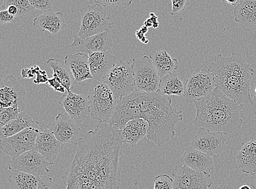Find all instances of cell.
<instances>
[{"mask_svg": "<svg viewBox=\"0 0 256 189\" xmlns=\"http://www.w3.org/2000/svg\"><path fill=\"white\" fill-rule=\"evenodd\" d=\"M40 70V68L38 66L23 69L22 70V78L28 79L32 78L35 74H36Z\"/></svg>", "mask_w": 256, "mask_h": 189, "instance_id": "obj_42", "label": "cell"}, {"mask_svg": "<svg viewBox=\"0 0 256 189\" xmlns=\"http://www.w3.org/2000/svg\"><path fill=\"white\" fill-rule=\"evenodd\" d=\"M37 74V78L35 80H34V82L35 84H48V76L45 70H39Z\"/></svg>", "mask_w": 256, "mask_h": 189, "instance_id": "obj_43", "label": "cell"}, {"mask_svg": "<svg viewBox=\"0 0 256 189\" xmlns=\"http://www.w3.org/2000/svg\"><path fill=\"white\" fill-rule=\"evenodd\" d=\"M30 4L35 9L46 11L52 10L54 0H28Z\"/></svg>", "mask_w": 256, "mask_h": 189, "instance_id": "obj_37", "label": "cell"}, {"mask_svg": "<svg viewBox=\"0 0 256 189\" xmlns=\"http://www.w3.org/2000/svg\"><path fill=\"white\" fill-rule=\"evenodd\" d=\"M82 21L80 30L77 34L86 38L94 35L110 30L112 28L110 20L102 6L95 4L88 6L80 10Z\"/></svg>", "mask_w": 256, "mask_h": 189, "instance_id": "obj_6", "label": "cell"}, {"mask_svg": "<svg viewBox=\"0 0 256 189\" xmlns=\"http://www.w3.org/2000/svg\"><path fill=\"white\" fill-rule=\"evenodd\" d=\"M194 104L196 116L194 124L196 127L228 134L242 125V106L226 96L218 86Z\"/></svg>", "mask_w": 256, "mask_h": 189, "instance_id": "obj_3", "label": "cell"}, {"mask_svg": "<svg viewBox=\"0 0 256 189\" xmlns=\"http://www.w3.org/2000/svg\"><path fill=\"white\" fill-rule=\"evenodd\" d=\"M65 62L72 72L76 84H80L82 82L92 79L88 54L80 52L68 54L65 57Z\"/></svg>", "mask_w": 256, "mask_h": 189, "instance_id": "obj_24", "label": "cell"}, {"mask_svg": "<svg viewBox=\"0 0 256 189\" xmlns=\"http://www.w3.org/2000/svg\"><path fill=\"white\" fill-rule=\"evenodd\" d=\"M40 124L34 121L29 114L22 110L16 119L10 121L6 125L1 126L0 138L1 140L12 136L26 128L34 127L40 128Z\"/></svg>", "mask_w": 256, "mask_h": 189, "instance_id": "obj_28", "label": "cell"}, {"mask_svg": "<svg viewBox=\"0 0 256 189\" xmlns=\"http://www.w3.org/2000/svg\"><path fill=\"white\" fill-rule=\"evenodd\" d=\"M255 1H256V0H255Z\"/></svg>", "mask_w": 256, "mask_h": 189, "instance_id": "obj_52", "label": "cell"}, {"mask_svg": "<svg viewBox=\"0 0 256 189\" xmlns=\"http://www.w3.org/2000/svg\"><path fill=\"white\" fill-rule=\"evenodd\" d=\"M174 189H210L213 184L210 174L200 172L186 165H177L172 171Z\"/></svg>", "mask_w": 256, "mask_h": 189, "instance_id": "obj_10", "label": "cell"}, {"mask_svg": "<svg viewBox=\"0 0 256 189\" xmlns=\"http://www.w3.org/2000/svg\"><path fill=\"white\" fill-rule=\"evenodd\" d=\"M172 10L171 15L174 16L182 12L190 4V0H171Z\"/></svg>", "mask_w": 256, "mask_h": 189, "instance_id": "obj_38", "label": "cell"}, {"mask_svg": "<svg viewBox=\"0 0 256 189\" xmlns=\"http://www.w3.org/2000/svg\"><path fill=\"white\" fill-rule=\"evenodd\" d=\"M9 169L28 174L43 176L50 172V163L46 158L35 150L28 151L9 162Z\"/></svg>", "mask_w": 256, "mask_h": 189, "instance_id": "obj_13", "label": "cell"}, {"mask_svg": "<svg viewBox=\"0 0 256 189\" xmlns=\"http://www.w3.org/2000/svg\"><path fill=\"white\" fill-rule=\"evenodd\" d=\"M208 69L214 75L217 86L226 96L239 104H254L250 85L254 70L241 55L236 52L230 57L218 54Z\"/></svg>", "mask_w": 256, "mask_h": 189, "instance_id": "obj_4", "label": "cell"}, {"mask_svg": "<svg viewBox=\"0 0 256 189\" xmlns=\"http://www.w3.org/2000/svg\"><path fill=\"white\" fill-rule=\"evenodd\" d=\"M26 91L19 80L12 75H7L1 80L0 104L1 108L19 104L24 100Z\"/></svg>", "mask_w": 256, "mask_h": 189, "instance_id": "obj_18", "label": "cell"}, {"mask_svg": "<svg viewBox=\"0 0 256 189\" xmlns=\"http://www.w3.org/2000/svg\"><path fill=\"white\" fill-rule=\"evenodd\" d=\"M144 26H146L148 28H152L153 23H152V20L150 18L147 19L144 22Z\"/></svg>", "mask_w": 256, "mask_h": 189, "instance_id": "obj_49", "label": "cell"}, {"mask_svg": "<svg viewBox=\"0 0 256 189\" xmlns=\"http://www.w3.org/2000/svg\"><path fill=\"white\" fill-rule=\"evenodd\" d=\"M150 18L152 20V23H153V26L152 28H157L159 26V22L158 20V16L154 12H152L150 14Z\"/></svg>", "mask_w": 256, "mask_h": 189, "instance_id": "obj_46", "label": "cell"}, {"mask_svg": "<svg viewBox=\"0 0 256 189\" xmlns=\"http://www.w3.org/2000/svg\"><path fill=\"white\" fill-rule=\"evenodd\" d=\"M250 94L253 102H256V70L254 72L250 85Z\"/></svg>", "mask_w": 256, "mask_h": 189, "instance_id": "obj_44", "label": "cell"}, {"mask_svg": "<svg viewBox=\"0 0 256 189\" xmlns=\"http://www.w3.org/2000/svg\"><path fill=\"white\" fill-rule=\"evenodd\" d=\"M22 110L19 104H15L7 108H1L0 110V125L2 126L19 116Z\"/></svg>", "mask_w": 256, "mask_h": 189, "instance_id": "obj_33", "label": "cell"}, {"mask_svg": "<svg viewBox=\"0 0 256 189\" xmlns=\"http://www.w3.org/2000/svg\"><path fill=\"white\" fill-rule=\"evenodd\" d=\"M134 0H94L95 3L102 6L103 7L109 6H118L125 8L129 7L132 4Z\"/></svg>", "mask_w": 256, "mask_h": 189, "instance_id": "obj_36", "label": "cell"}, {"mask_svg": "<svg viewBox=\"0 0 256 189\" xmlns=\"http://www.w3.org/2000/svg\"><path fill=\"white\" fill-rule=\"evenodd\" d=\"M19 20V17L12 16L7 10H2L0 12V20L3 24L14 23Z\"/></svg>", "mask_w": 256, "mask_h": 189, "instance_id": "obj_40", "label": "cell"}, {"mask_svg": "<svg viewBox=\"0 0 256 189\" xmlns=\"http://www.w3.org/2000/svg\"><path fill=\"white\" fill-rule=\"evenodd\" d=\"M138 118H141V114L134 90L118 99L114 114L107 123L122 130L129 122Z\"/></svg>", "mask_w": 256, "mask_h": 189, "instance_id": "obj_12", "label": "cell"}, {"mask_svg": "<svg viewBox=\"0 0 256 189\" xmlns=\"http://www.w3.org/2000/svg\"><path fill=\"white\" fill-rule=\"evenodd\" d=\"M226 141L222 132L200 128L190 146L212 158H218L224 150Z\"/></svg>", "mask_w": 256, "mask_h": 189, "instance_id": "obj_14", "label": "cell"}, {"mask_svg": "<svg viewBox=\"0 0 256 189\" xmlns=\"http://www.w3.org/2000/svg\"><path fill=\"white\" fill-rule=\"evenodd\" d=\"M2 8L6 10L10 5H14L19 10L18 17L25 16L32 14L36 10L28 0H2Z\"/></svg>", "mask_w": 256, "mask_h": 189, "instance_id": "obj_32", "label": "cell"}, {"mask_svg": "<svg viewBox=\"0 0 256 189\" xmlns=\"http://www.w3.org/2000/svg\"><path fill=\"white\" fill-rule=\"evenodd\" d=\"M93 120L108 122L114 114L118 100L104 82L94 80L88 94Z\"/></svg>", "mask_w": 256, "mask_h": 189, "instance_id": "obj_5", "label": "cell"}, {"mask_svg": "<svg viewBox=\"0 0 256 189\" xmlns=\"http://www.w3.org/2000/svg\"><path fill=\"white\" fill-rule=\"evenodd\" d=\"M250 180H251L253 189H256V172L250 176Z\"/></svg>", "mask_w": 256, "mask_h": 189, "instance_id": "obj_47", "label": "cell"}, {"mask_svg": "<svg viewBox=\"0 0 256 189\" xmlns=\"http://www.w3.org/2000/svg\"><path fill=\"white\" fill-rule=\"evenodd\" d=\"M148 32V28L144 26H142L139 30L136 32V38L140 40L141 43L148 44L150 42V40L146 36Z\"/></svg>", "mask_w": 256, "mask_h": 189, "instance_id": "obj_41", "label": "cell"}, {"mask_svg": "<svg viewBox=\"0 0 256 189\" xmlns=\"http://www.w3.org/2000/svg\"><path fill=\"white\" fill-rule=\"evenodd\" d=\"M216 189H228L227 186H224V185H220L219 186H218Z\"/></svg>", "mask_w": 256, "mask_h": 189, "instance_id": "obj_51", "label": "cell"}, {"mask_svg": "<svg viewBox=\"0 0 256 189\" xmlns=\"http://www.w3.org/2000/svg\"><path fill=\"white\" fill-rule=\"evenodd\" d=\"M235 21L246 32L256 31V1L240 0L234 8Z\"/></svg>", "mask_w": 256, "mask_h": 189, "instance_id": "obj_22", "label": "cell"}, {"mask_svg": "<svg viewBox=\"0 0 256 189\" xmlns=\"http://www.w3.org/2000/svg\"><path fill=\"white\" fill-rule=\"evenodd\" d=\"M148 129V124L142 118L129 122L121 130L124 144H128L134 148L140 141L147 137Z\"/></svg>", "mask_w": 256, "mask_h": 189, "instance_id": "obj_26", "label": "cell"}, {"mask_svg": "<svg viewBox=\"0 0 256 189\" xmlns=\"http://www.w3.org/2000/svg\"><path fill=\"white\" fill-rule=\"evenodd\" d=\"M141 118L148 124L147 138L162 146L176 136V127L183 120L182 111L172 106V99L156 92L136 91Z\"/></svg>", "mask_w": 256, "mask_h": 189, "instance_id": "obj_2", "label": "cell"}, {"mask_svg": "<svg viewBox=\"0 0 256 189\" xmlns=\"http://www.w3.org/2000/svg\"><path fill=\"white\" fill-rule=\"evenodd\" d=\"M180 161L182 164L200 172L210 174L215 169L212 157L190 146L182 153Z\"/></svg>", "mask_w": 256, "mask_h": 189, "instance_id": "obj_20", "label": "cell"}, {"mask_svg": "<svg viewBox=\"0 0 256 189\" xmlns=\"http://www.w3.org/2000/svg\"><path fill=\"white\" fill-rule=\"evenodd\" d=\"M58 104L70 118L76 122L84 121L90 114V104L86 94H76L70 91L60 98Z\"/></svg>", "mask_w": 256, "mask_h": 189, "instance_id": "obj_17", "label": "cell"}, {"mask_svg": "<svg viewBox=\"0 0 256 189\" xmlns=\"http://www.w3.org/2000/svg\"><path fill=\"white\" fill-rule=\"evenodd\" d=\"M64 146V144L56 139L50 129L40 128L34 150L41 154L50 165L54 164Z\"/></svg>", "mask_w": 256, "mask_h": 189, "instance_id": "obj_19", "label": "cell"}, {"mask_svg": "<svg viewBox=\"0 0 256 189\" xmlns=\"http://www.w3.org/2000/svg\"><path fill=\"white\" fill-rule=\"evenodd\" d=\"M150 57L162 78L178 68L177 59L172 58L164 50H154L151 52Z\"/></svg>", "mask_w": 256, "mask_h": 189, "instance_id": "obj_29", "label": "cell"}, {"mask_svg": "<svg viewBox=\"0 0 256 189\" xmlns=\"http://www.w3.org/2000/svg\"><path fill=\"white\" fill-rule=\"evenodd\" d=\"M46 64L53 70L55 75L60 80L68 92L72 90L76 84L74 76L66 62L58 58H50Z\"/></svg>", "mask_w": 256, "mask_h": 189, "instance_id": "obj_30", "label": "cell"}, {"mask_svg": "<svg viewBox=\"0 0 256 189\" xmlns=\"http://www.w3.org/2000/svg\"><path fill=\"white\" fill-rule=\"evenodd\" d=\"M117 57L112 52H96L88 54L89 66L94 80L100 81L116 66Z\"/></svg>", "mask_w": 256, "mask_h": 189, "instance_id": "obj_21", "label": "cell"}, {"mask_svg": "<svg viewBox=\"0 0 256 189\" xmlns=\"http://www.w3.org/2000/svg\"><path fill=\"white\" fill-rule=\"evenodd\" d=\"M50 87L55 92L64 93L66 92V88L62 85L60 80L55 75H52V78L49 79L48 84Z\"/></svg>", "mask_w": 256, "mask_h": 189, "instance_id": "obj_39", "label": "cell"}, {"mask_svg": "<svg viewBox=\"0 0 256 189\" xmlns=\"http://www.w3.org/2000/svg\"><path fill=\"white\" fill-rule=\"evenodd\" d=\"M239 189H252L251 187L248 185H243Z\"/></svg>", "mask_w": 256, "mask_h": 189, "instance_id": "obj_50", "label": "cell"}, {"mask_svg": "<svg viewBox=\"0 0 256 189\" xmlns=\"http://www.w3.org/2000/svg\"><path fill=\"white\" fill-rule=\"evenodd\" d=\"M38 189H62V187L54 182L51 177L43 176H40Z\"/></svg>", "mask_w": 256, "mask_h": 189, "instance_id": "obj_35", "label": "cell"}, {"mask_svg": "<svg viewBox=\"0 0 256 189\" xmlns=\"http://www.w3.org/2000/svg\"><path fill=\"white\" fill-rule=\"evenodd\" d=\"M222 1L233 6L234 7H235L240 2V0H222Z\"/></svg>", "mask_w": 256, "mask_h": 189, "instance_id": "obj_48", "label": "cell"}, {"mask_svg": "<svg viewBox=\"0 0 256 189\" xmlns=\"http://www.w3.org/2000/svg\"><path fill=\"white\" fill-rule=\"evenodd\" d=\"M216 86L213 74L208 68H199L188 75L184 97L188 104L194 103L210 94Z\"/></svg>", "mask_w": 256, "mask_h": 189, "instance_id": "obj_8", "label": "cell"}, {"mask_svg": "<svg viewBox=\"0 0 256 189\" xmlns=\"http://www.w3.org/2000/svg\"><path fill=\"white\" fill-rule=\"evenodd\" d=\"M40 128H28L12 136L1 140L2 150L12 158H14L34 150Z\"/></svg>", "mask_w": 256, "mask_h": 189, "instance_id": "obj_11", "label": "cell"}, {"mask_svg": "<svg viewBox=\"0 0 256 189\" xmlns=\"http://www.w3.org/2000/svg\"><path fill=\"white\" fill-rule=\"evenodd\" d=\"M100 81L110 88L118 100L132 94L135 90L132 64L119 61Z\"/></svg>", "mask_w": 256, "mask_h": 189, "instance_id": "obj_7", "label": "cell"}, {"mask_svg": "<svg viewBox=\"0 0 256 189\" xmlns=\"http://www.w3.org/2000/svg\"><path fill=\"white\" fill-rule=\"evenodd\" d=\"M46 128L50 130L61 143L78 144L80 140L78 137L82 128L71 118L59 114L54 121L48 124Z\"/></svg>", "mask_w": 256, "mask_h": 189, "instance_id": "obj_16", "label": "cell"}, {"mask_svg": "<svg viewBox=\"0 0 256 189\" xmlns=\"http://www.w3.org/2000/svg\"><path fill=\"white\" fill-rule=\"evenodd\" d=\"M41 176L12 171L8 177L10 189H38Z\"/></svg>", "mask_w": 256, "mask_h": 189, "instance_id": "obj_31", "label": "cell"}, {"mask_svg": "<svg viewBox=\"0 0 256 189\" xmlns=\"http://www.w3.org/2000/svg\"><path fill=\"white\" fill-rule=\"evenodd\" d=\"M132 68L134 90L146 92H156L162 78L154 66L150 58L145 56L140 58H134Z\"/></svg>", "mask_w": 256, "mask_h": 189, "instance_id": "obj_9", "label": "cell"}, {"mask_svg": "<svg viewBox=\"0 0 256 189\" xmlns=\"http://www.w3.org/2000/svg\"><path fill=\"white\" fill-rule=\"evenodd\" d=\"M74 40L70 46L76 52L86 54L96 52H112V40L110 30L82 38L74 34Z\"/></svg>", "mask_w": 256, "mask_h": 189, "instance_id": "obj_15", "label": "cell"}, {"mask_svg": "<svg viewBox=\"0 0 256 189\" xmlns=\"http://www.w3.org/2000/svg\"><path fill=\"white\" fill-rule=\"evenodd\" d=\"M238 166L242 172L253 174L256 172V140L242 143L236 156Z\"/></svg>", "mask_w": 256, "mask_h": 189, "instance_id": "obj_27", "label": "cell"}, {"mask_svg": "<svg viewBox=\"0 0 256 189\" xmlns=\"http://www.w3.org/2000/svg\"><path fill=\"white\" fill-rule=\"evenodd\" d=\"M186 84L183 74L170 73L163 76L160 80L156 92L162 96H184Z\"/></svg>", "mask_w": 256, "mask_h": 189, "instance_id": "obj_25", "label": "cell"}, {"mask_svg": "<svg viewBox=\"0 0 256 189\" xmlns=\"http://www.w3.org/2000/svg\"><path fill=\"white\" fill-rule=\"evenodd\" d=\"M124 144L120 130L100 122L94 130L79 140L68 171L66 189H120Z\"/></svg>", "mask_w": 256, "mask_h": 189, "instance_id": "obj_1", "label": "cell"}, {"mask_svg": "<svg viewBox=\"0 0 256 189\" xmlns=\"http://www.w3.org/2000/svg\"><path fill=\"white\" fill-rule=\"evenodd\" d=\"M154 189H174V180L169 175L158 176L154 178Z\"/></svg>", "mask_w": 256, "mask_h": 189, "instance_id": "obj_34", "label": "cell"}, {"mask_svg": "<svg viewBox=\"0 0 256 189\" xmlns=\"http://www.w3.org/2000/svg\"><path fill=\"white\" fill-rule=\"evenodd\" d=\"M8 11V12L9 14H11L12 16L18 17L19 14V10L17 8L14 6V5H10L6 9Z\"/></svg>", "mask_w": 256, "mask_h": 189, "instance_id": "obj_45", "label": "cell"}, {"mask_svg": "<svg viewBox=\"0 0 256 189\" xmlns=\"http://www.w3.org/2000/svg\"><path fill=\"white\" fill-rule=\"evenodd\" d=\"M33 25L40 32L47 31L53 34H57L66 26L63 14L55 12L52 9L35 18Z\"/></svg>", "mask_w": 256, "mask_h": 189, "instance_id": "obj_23", "label": "cell"}]
</instances>
